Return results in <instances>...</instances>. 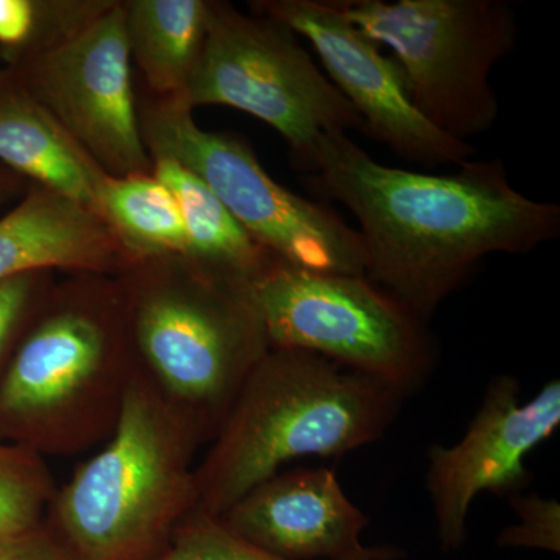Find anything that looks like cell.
<instances>
[{
  "instance_id": "6da1fadb",
  "label": "cell",
  "mask_w": 560,
  "mask_h": 560,
  "mask_svg": "<svg viewBox=\"0 0 560 560\" xmlns=\"http://www.w3.org/2000/svg\"><path fill=\"white\" fill-rule=\"evenodd\" d=\"M453 175L372 160L348 132L320 136L308 189L359 220L364 276L423 324L489 254H526L560 234V208L511 186L500 160H470Z\"/></svg>"
},
{
  "instance_id": "7a4b0ae2",
  "label": "cell",
  "mask_w": 560,
  "mask_h": 560,
  "mask_svg": "<svg viewBox=\"0 0 560 560\" xmlns=\"http://www.w3.org/2000/svg\"><path fill=\"white\" fill-rule=\"evenodd\" d=\"M138 368L116 276L57 280L0 377V441L40 456L108 441Z\"/></svg>"
},
{
  "instance_id": "3957f363",
  "label": "cell",
  "mask_w": 560,
  "mask_h": 560,
  "mask_svg": "<svg viewBox=\"0 0 560 560\" xmlns=\"http://www.w3.org/2000/svg\"><path fill=\"white\" fill-rule=\"evenodd\" d=\"M404 399L316 353L268 350L195 467L197 511L220 517L290 460L340 458L382 440Z\"/></svg>"
},
{
  "instance_id": "277c9868",
  "label": "cell",
  "mask_w": 560,
  "mask_h": 560,
  "mask_svg": "<svg viewBox=\"0 0 560 560\" xmlns=\"http://www.w3.org/2000/svg\"><path fill=\"white\" fill-rule=\"evenodd\" d=\"M116 279L140 370L202 444L212 441L271 349L248 283L186 256L131 260Z\"/></svg>"
},
{
  "instance_id": "5b68a950",
  "label": "cell",
  "mask_w": 560,
  "mask_h": 560,
  "mask_svg": "<svg viewBox=\"0 0 560 560\" xmlns=\"http://www.w3.org/2000/svg\"><path fill=\"white\" fill-rule=\"evenodd\" d=\"M201 445L138 368L116 430L57 489L46 525L77 560H156L197 510Z\"/></svg>"
},
{
  "instance_id": "8992f818",
  "label": "cell",
  "mask_w": 560,
  "mask_h": 560,
  "mask_svg": "<svg viewBox=\"0 0 560 560\" xmlns=\"http://www.w3.org/2000/svg\"><path fill=\"white\" fill-rule=\"evenodd\" d=\"M346 16L399 66L415 108L453 139L492 130V70L517 44L506 0H338Z\"/></svg>"
},
{
  "instance_id": "52a82bcc",
  "label": "cell",
  "mask_w": 560,
  "mask_h": 560,
  "mask_svg": "<svg viewBox=\"0 0 560 560\" xmlns=\"http://www.w3.org/2000/svg\"><path fill=\"white\" fill-rule=\"evenodd\" d=\"M138 114L151 161L172 160L197 175L272 256L302 270L364 276L360 232L326 202L307 200L272 179L241 136L202 130L180 97L145 91Z\"/></svg>"
},
{
  "instance_id": "ba28073f",
  "label": "cell",
  "mask_w": 560,
  "mask_h": 560,
  "mask_svg": "<svg viewBox=\"0 0 560 560\" xmlns=\"http://www.w3.org/2000/svg\"><path fill=\"white\" fill-rule=\"evenodd\" d=\"M248 290L271 349L316 353L404 397L433 371L427 324L366 276L302 270L275 257Z\"/></svg>"
},
{
  "instance_id": "9c48e42d",
  "label": "cell",
  "mask_w": 560,
  "mask_h": 560,
  "mask_svg": "<svg viewBox=\"0 0 560 560\" xmlns=\"http://www.w3.org/2000/svg\"><path fill=\"white\" fill-rule=\"evenodd\" d=\"M183 101L230 106L279 132L294 168L312 171L320 136L363 130L359 113L320 72L287 25L209 0L208 32Z\"/></svg>"
},
{
  "instance_id": "30bf717a",
  "label": "cell",
  "mask_w": 560,
  "mask_h": 560,
  "mask_svg": "<svg viewBox=\"0 0 560 560\" xmlns=\"http://www.w3.org/2000/svg\"><path fill=\"white\" fill-rule=\"evenodd\" d=\"M21 83L106 175H151L132 88L124 0L75 35L10 62Z\"/></svg>"
},
{
  "instance_id": "8fae6325",
  "label": "cell",
  "mask_w": 560,
  "mask_h": 560,
  "mask_svg": "<svg viewBox=\"0 0 560 560\" xmlns=\"http://www.w3.org/2000/svg\"><path fill=\"white\" fill-rule=\"evenodd\" d=\"M249 5L254 14L287 25L312 44L371 138L423 167H459L474 158L469 142L444 135L415 108L397 62L346 16L338 0H256Z\"/></svg>"
},
{
  "instance_id": "7c38bea8",
  "label": "cell",
  "mask_w": 560,
  "mask_h": 560,
  "mask_svg": "<svg viewBox=\"0 0 560 560\" xmlns=\"http://www.w3.org/2000/svg\"><path fill=\"white\" fill-rule=\"evenodd\" d=\"M521 382L499 375L489 382L481 407L455 445H431L427 489L444 551L463 547L471 503L482 492L522 493L530 482L525 459L560 425V383L548 382L522 401Z\"/></svg>"
},
{
  "instance_id": "4fadbf2b",
  "label": "cell",
  "mask_w": 560,
  "mask_h": 560,
  "mask_svg": "<svg viewBox=\"0 0 560 560\" xmlns=\"http://www.w3.org/2000/svg\"><path fill=\"white\" fill-rule=\"evenodd\" d=\"M231 533L282 560H394L390 548H368L370 518L348 499L334 470L282 471L220 515Z\"/></svg>"
},
{
  "instance_id": "5bb4252c",
  "label": "cell",
  "mask_w": 560,
  "mask_h": 560,
  "mask_svg": "<svg viewBox=\"0 0 560 560\" xmlns=\"http://www.w3.org/2000/svg\"><path fill=\"white\" fill-rule=\"evenodd\" d=\"M130 260L101 217L36 184L0 219V280L36 270L117 276Z\"/></svg>"
},
{
  "instance_id": "9a60e30c",
  "label": "cell",
  "mask_w": 560,
  "mask_h": 560,
  "mask_svg": "<svg viewBox=\"0 0 560 560\" xmlns=\"http://www.w3.org/2000/svg\"><path fill=\"white\" fill-rule=\"evenodd\" d=\"M0 164L101 217L106 173L7 66L0 69Z\"/></svg>"
},
{
  "instance_id": "2e32d148",
  "label": "cell",
  "mask_w": 560,
  "mask_h": 560,
  "mask_svg": "<svg viewBox=\"0 0 560 560\" xmlns=\"http://www.w3.org/2000/svg\"><path fill=\"white\" fill-rule=\"evenodd\" d=\"M209 0H124L131 62L147 91L184 97L200 62Z\"/></svg>"
},
{
  "instance_id": "e0dca14e",
  "label": "cell",
  "mask_w": 560,
  "mask_h": 560,
  "mask_svg": "<svg viewBox=\"0 0 560 560\" xmlns=\"http://www.w3.org/2000/svg\"><path fill=\"white\" fill-rule=\"evenodd\" d=\"M153 175L178 202L187 235L186 257L223 278L249 283L275 256L232 217L197 175L172 160H153Z\"/></svg>"
},
{
  "instance_id": "ac0fdd59",
  "label": "cell",
  "mask_w": 560,
  "mask_h": 560,
  "mask_svg": "<svg viewBox=\"0 0 560 560\" xmlns=\"http://www.w3.org/2000/svg\"><path fill=\"white\" fill-rule=\"evenodd\" d=\"M98 213L131 260L186 256L178 202L153 173L128 178L106 175L98 190Z\"/></svg>"
},
{
  "instance_id": "d6986e66",
  "label": "cell",
  "mask_w": 560,
  "mask_h": 560,
  "mask_svg": "<svg viewBox=\"0 0 560 560\" xmlns=\"http://www.w3.org/2000/svg\"><path fill=\"white\" fill-rule=\"evenodd\" d=\"M57 489L44 456L0 441V539L44 525Z\"/></svg>"
},
{
  "instance_id": "ffe728a7",
  "label": "cell",
  "mask_w": 560,
  "mask_h": 560,
  "mask_svg": "<svg viewBox=\"0 0 560 560\" xmlns=\"http://www.w3.org/2000/svg\"><path fill=\"white\" fill-rule=\"evenodd\" d=\"M156 560H282L231 533L219 517L195 510Z\"/></svg>"
},
{
  "instance_id": "44dd1931",
  "label": "cell",
  "mask_w": 560,
  "mask_h": 560,
  "mask_svg": "<svg viewBox=\"0 0 560 560\" xmlns=\"http://www.w3.org/2000/svg\"><path fill=\"white\" fill-rule=\"evenodd\" d=\"M55 275L36 270L0 280V377L33 315L57 282Z\"/></svg>"
},
{
  "instance_id": "7402d4cb",
  "label": "cell",
  "mask_w": 560,
  "mask_h": 560,
  "mask_svg": "<svg viewBox=\"0 0 560 560\" xmlns=\"http://www.w3.org/2000/svg\"><path fill=\"white\" fill-rule=\"evenodd\" d=\"M113 0H33V28L20 49L3 55L7 65L57 46L86 27Z\"/></svg>"
},
{
  "instance_id": "603a6c76",
  "label": "cell",
  "mask_w": 560,
  "mask_h": 560,
  "mask_svg": "<svg viewBox=\"0 0 560 560\" xmlns=\"http://www.w3.org/2000/svg\"><path fill=\"white\" fill-rule=\"evenodd\" d=\"M512 510L517 512L521 523L501 530L499 545L506 548L560 551V504L555 499L539 495L511 497Z\"/></svg>"
},
{
  "instance_id": "cb8c5ba5",
  "label": "cell",
  "mask_w": 560,
  "mask_h": 560,
  "mask_svg": "<svg viewBox=\"0 0 560 560\" xmlns=\"http://www.w3.org/2000/svg\"><path fill=\"white\" fill-rule=\"evenodd\" d=\"M0 560H77L46 525L0 539Z\"/></svg>"
},
{
  "instance_id": "d4e9b609",
  "label": "cell",
  "mask_w": 560,
  "mask_h": 560,
  "mask_svg": "<svg viewBox=\"0 0 560 560\" xmlns=\"http://www.w3.org/2000/svg\"><path fill=\"white\" fill-rule=\"evenodd\" d=\"M33 0H0V46L3 55L24 46L33 28Z\"/></svg>"
},
{
  "instance_id": "484cf974",
  "label": "cell",
  "mask_w": 560,
  "mask_h": 560,
  "mask_svg": "<svg viewBox=\"0 0 560 560\" xmlns=\"http://www.w3.org/2000/svg\"><path fill=\"white\" fill-rule=\"evenodd\" d=\"M31 187V183H27L22 176L16 173L9 171L0 164V205H5L14 198L24 197L25 191Z\"/></svg>"
}]
</instances>
